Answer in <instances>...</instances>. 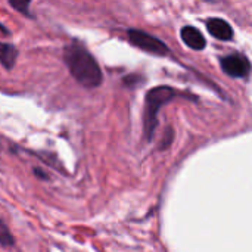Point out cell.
Listing matches in <instances>:
<instances>
[{"label": "cell", "instance_id": "cell-1", "mask_svg": "<svg viewBox=\"0 0 252 252\" xmlns=\"http://www.w3.org/2000/svg\"><path fill=\"white\" fill-rule=\"evenodd\" d=\"M63 61L71 75L84 87L94 89L102 84L103 75L100 66L92 53L78 41H72L63 49Z\"/></svg>", "mask_w": 252, "mask_h": 252}, {"label": "cell", "instance_id": "cell-2", "mask_svg": "<svg viewBox=\"0 0 252 252\" xmlns=\"http://www.w3.org/2000/svg\"><path fill=\"white\" fill-rule=\"evenodd\" d=\"M177 94H179L177 90L168 86H158L148 92L145 97V126H143L145 137L148 142L152 139L155 128L158 126V112L165 103L171 102Z\"/></svg>", "mask_w": 252, "mask_h": 252}, {"label": "cell", "instance_id": "cell-3", "mask_svg": "<svg viewBox=\"0 0 252 252\" xmlns=\"http://www.w3.org/2000/svg\"><path fill=\"white\" fill-rule=\"evenodd\" d=\"M128 41L134 47H137V49H140L143 52L152 53V55L165 56L170 52L168 47H167V44L162 40L154 37L152 34H148L145 31H140V30H133V28L128 30Z\"/></svg>", "mask_w": 252, "mask_h": 252}, {"label": "cell", "instance_id": "cell-4", "mask_svg": "<svg viewBox=\"0 0 252 252\" xmlns=\"http://www.w3.org/2000/svg\"><path fill=\"white\" fill-rule=\"evenodd\" d=\"M221 69L224 71V74L233 77V78H244L248 77L250 71H251V63L250 59L245 55L241 53H233L229 56H223L220 61Z\"/></svg>", "mask_w": 252, "mask_h": 252}, {"label": "cell", "instance_id": "cell-5", "mask_svg": "<svg viewBox=\"0 0 252 252\" xmlns=\"http://www.w3.org/2000/svg\"><path fill=\"white\" fill-rule=\"evenodd\" d=\"M207 30L208 32L214 37V38H219V40H223V41H227V40H232L233 38V28L232 25L221 19V18H211L207 21Z\"/></svg>", "mask_w": 252, "mask_h": 252}, {"label": "cell", "instance_id": "cell-6", "mask_svg": "<svg viewBox=\"0 0 252 252\" xmlns=\"http://www.w3.org/2000/svg\"><path fill=\"white\" fill-rule=\"evenodd\" d=\"M180 37H182L183 43H185L188 47L193 49V50H202V49H205V46H207L205 37H204L202 32H201L198 28H195V27H190V25L183 27L182 31H180Z\"/></svg>", "mask_w": 252, "mask_h": 252}, {"label": "cell", "instance_id": "cell-7", "mask_svg": "<svg viewBox=\"0 0 252 252\" xmlns=\"http://www.w3.org/2000/svg\"><path fill=\"white\" fill-rule=\"evenodd\" d=\"M16 56H18V50H16L15 46L7 44V43H0V63L6 69L13 68Z\"/></svg>", "mask_w": 252, "mask_h": 252}, {"label": "cell", "instance_id": "cell-8", "mask_svg": "<svg viewBox=\"0 0 252 252\" xmlns=\"http://www.w3.org/2000/svg\"><path fill=\"white\" fill-rule=\"evenodd\" d=\"M13 244H15V241L12 238V233L9 232L4 221L0 220V245L1 247H12Z\"/></svg>", "mask_w": 252, "mask_h": 252}, {"label": "cell", "instance_id": "cell-9", "mask_svg": "<svg viewBox=\"0 0 252 252\" xmlns=\"http://www.w3.org/2000/svg\"><path fill=\"white\" fill-rule=\"evenodd\" d=\"M9 4L15 9H18L21 13L30 16V10H28V6H30V1H9Z\"/></svg>", "mask_w": 252, "mask_h": 252}, {"label": "cell", "instance_id": "cell-10", "mask_svg": "<svg viewBox=\"0 0 252 252\" xmlns=\"http://www.w3.org/2000/svg\"><path fill=\"white\" fill-rule=\"evenodd\" d=\"M34 173H35V176H38V179H47V176H46L41 170H38V168H35Z\"/></svg>", "mask_w": 252, "mask_h": 252}, {"label": "cell", "instance_id": "cell-11", "mask_svg": "<svg viewBox=\"0 0 252 252\" xmlns=\"http://www.w3.org/2000/svg\"><path fill=\"white\" fill-rule=\"evenodd\" d=\"M9 34H10V32H9V30L0 24V35H4V37H6V35H9Z\"/></svg>", "mask_w": 252, "mask_h": 252}, {"label": "cell", "instance_id": "cell-12", "mask_svg": "<svg viewBox=\"0 0 252 252\" xmlns=\"http://www.w3.org/2000/svg\"><path fill=\"white\" fill-rule=\"evenodd\" d=\"M171 133H173V128H167V131H165V134H167V136H168V134H171ZM164 142H165V146H167V145H168V143H171V140H168V139H167V137H165V139H164Z\"/></svg>", "mask_w": 252, "mask_h": 252}]
</instances>
